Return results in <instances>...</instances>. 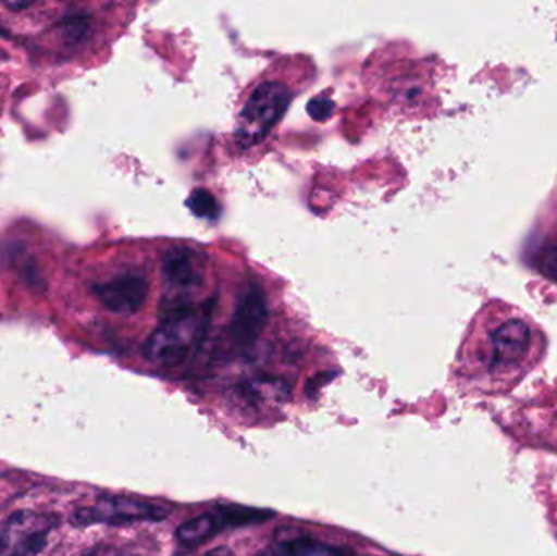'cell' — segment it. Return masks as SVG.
Instances as JSON below:
<instances>
[{
	"mask_svg": "<svg viewBox=\"0 0 557 556\" xmlns=\"http://www.w3.org/2000/svg\"><path fill=\"white\" fill-rule=\"evenodd\" d=\"M169 518V509L131 498V496H101L95 505L77 509L72 516L75 526H126L134 522H157Z\"/></svg>",
	"mask_w": 557,
	"mask_h": 556,
	"instance_id": "obj_3",
	"label": "cell"
},
{
	"mask_svg": "<svg viewBox=\"0 0 557 556\" xmlns=\"http://www.w3.org/2000/svg\"><path fill=\"white\" fill-rule=\"evenodd\" d=\"M277 548L281 556H354L347 548L337 545L324 544L310 535H281L277 539Z\"/></svg>",
	"mask_w": 557,
	"mask_h": 556,
	"instance_id": "obj_10",
	"label": "cell"
},
{
	"mask_svg": "<svg viewBox=\"0 0 557 556\" xmlns=\"http://www.w3.org/2000/svg\"><path fill=\"white\" fill-rule=\"evenodd\" d=\"M268 317H270V310H268L263 289L257 284H248L238 296L234 316L228 325L232 339L242 348H250L263 333Z\"/></svg>",
	"mask_w": 557,
	"mask_h": 556,
	"instance_id": "obj_6",
	"label": "cell"
},
{
	"mask_svg": "<svg viewBox=\"0 0 557 556\" xmlns=\"http://www.w3.org/2000/svg\"><path fill=\"white\" fill-rule=\"evenodd\" d=\"M334 103L330 98L318 97L308 103L307 111L313 120L324 121L333 113Z\"/></svg>",
	"mask_w": 557,
	"mask_h": 556,
	"instance_id": "obj_12",
	"label": "cell"
},
{
	"mask_svg": "<svg viewBox=\"0 0 557 556\" xmlns=\"http://www.w3.org/2000/svg\"><path fill=\"white\" fill-rule=\"evenodd\" d=\"M58 518L42 512H13L0 532V556H38L58 528Z\"/></svg>",
	"mask_w": 557,
	"mask_h": 556,
	"instance_id": "obj_4",
	"label": "cell"
},
{
	"mask_svg": "<svg viewBox=\"0 0 557 556\" xmlns=\"http://www.w3.org/2000/svg\"><path fill=\"white\" fill-rule=\"evenodd\" d=\"M290 100V91L278 82H264L255 88L238 118V146L248 149L260 144L284 116Z\"/></svg>",
	"mask_w": 557,
	"mask_h": 556,
	"instance_id": "obj_2",
	"label": "cell"
},
{
	"mask_svg": "<svg viewBox=\"0 0 557 556\" xmlns=\"http://www.w3.org/2000/svg\"><path fill=\"white\" fill-rule=\"evenodd\" d=\"M91 293L110 312L133 316L146 306L149 281L144 274L127 271L94 284Z\"/></svg>",
	"mask_w": 557,
	"mask_h": 556,
	"instance_id": "obj_5",
	"label": "cell"
},
{
	"mask_svg": "<svg viewBox=\"0 0 557 556\" xmlns=\"http://www.w3.org/2000/svg\"><path fill=\"white\" fill-rule=\"evenodd\" d=\"M543 263H545L546 273L556 274L557 276V247L549 250V254L546 255Z\"/></svg>",
	"mask_w": 557,
	"mask_h": 556,
	"instance_id": "obj_13",
	"label": "cell"
},
{
	"mask_svg": "<svg viewBox=\"0 0 557 556\" xmlns=\"http://www.w3.org/2000/svg\"><path fill=\"white\" fill-rule=\"evenodd\" d=\"M260 556H281V555L264 554V555H260Z\"/></svg>",
	"mask_w": 557,
	"mask_h": 556,
	"instance_id": "obj_14",
	"label": "cell"
},
{
	"mask_svg": "<svg viewBox=\"0 0 557 556\" xmlns=\"http://www.w3.org/2000/svg\"><path fill=\"white\" fill-rule=\"evenodd\" d=\"M532 333L522 320H509L493 333L494 371L513 368L529 353Z\"/></svg>",
	"mask_w": 557,
	"mask_h": 556,
	"instance_id": "obj_8",
	"label": "cell"
},
{
	"mask_svg": "<svg viewBox=\"0 0 557 556\" xmlns=\"http://www.w3.org/2000/svg\"><path fill=\"white\" fill-rule=\"evenodd\" d=\"M224 529H228L227 521H225L221 509L215 508V511L198 516V518L180 526L178 531H176V539L185 547H198V545L205 544L206 541L214 538Z\"/></svg>",
	"mask_w": 557,
	"mask_h": 556,
	"instance_id": "obj_9",
	"label": "cell"
},
{
	"mask_svg": "<svg viewBox=\"0 0 557 556\" xmlns=\"http://www.w3.org/2000/svg\"><path fill=\"white\" fill-rule=\"evenodd\" d=\"M162 274L176 293H195L205 283L201 257L191 248H170L163 257Z\"/></svg>",
	"mask_w": 557,
	"mask_h": 556,
	"instance_id": "obj_7",
	"label": "cell"
},
{
	"mask_svg": "<svg viewBox=\"0 0 557 556\" xmlns=\"http://www.w3.org/2000/svg\"><path fill=\"white\" fill-rule=\"evenodd\" d=\"M206 325L208 320L201 310L186 300H169L160 316V325L144 345V356L160 368H175L201 342Z\"/></svg>",
	"mask_w": 557,
	"mask_h": 556,
	"instance_id": "obj_1",
	"label": "cell"
},
{
	"mask_svg": "<svg viewBox=\"0 0 557 556\" xmlns=\"http://www.w3.org/2000/svg\"><path fill=\"white\" fill-rule=\"evenodd\" d=\"M186 205L191 209L193 214L198 215V218L209 219V221L218 219L219 212H221L218 199L208 189H195Z\"/></svg>",
	"mask_w": 557,
	"mask_h": 556,
	"instance_id": "obj_11",
	"label": "cell"
}]
</instances>
